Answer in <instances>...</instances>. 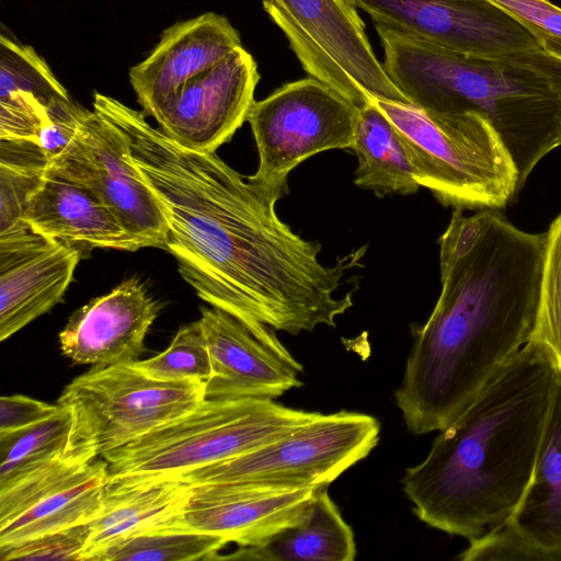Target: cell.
<instances>
[{
    "instance_id": "1",
    "label": "cell",
    "mask_w": 561,
    "mask_h": 561,
    "mask_svg": "<svg viewBox=\"0 0 561 561\" xmlns=\"http://www.w3.org/2000/svg\"><path fill=\"white\" fill-rule=\"evenodd\" d=\"M92 105L126 137L165 218L164 249L201 299L262 337L335 327L353 306L351 294L335 296L347 257L320 262L321 245L279 219L285 194L244 181L215 152L180 145L117 99L96 92Z\"/></svg>"
},
{
    "instance_id": "2",
    "label": "cell",
    "mask_w": 561,
    "mask_h": 561,
    "mask_svg": "<svg viewBox=\"0 0 561 561\" xmlns=\"http://www.w3.org/2000/svg\"><path fill=\"white\" fill-rule=\"evenodd\" d=\"M545 240L492 210L476 248L440 278L394 392L410 433L446 427L533 339Z\"/></svg>"
},
{
    "instance_id": "3",
    "label": "cell",
    "mask_w": 561,
    "mask_h": 561,
    "mask_svg": "<svg viewBox=\"0 0 561 561\" xmlns=\"http://www.w3.org/2000/svg\"><path fill=\"white\" fill-rule=\"evenodd\" d=\"M560 365L530 340L433 440L401 480L414 515L468 540L502 523L534 470Z\"/></svg>"
},
{
    "instance_id": "4",
    "label": "cell",
    "mask_w": 561,
    "mask_h": 561,
    "mask_svg": "<svg viewBox=\"0 0 561 561\" xmlns=\"http://www.w3.org/2000/svg\"><path fill=\"white\" fill-rule=\"evenodd\" d=\"M386 73L408 101L431 114L478 112L507 148L523 188L538 162L561 146L560 107L547 80L504 59L465 56L375 24Z\"/></svg>"
},
{
    "instance_id": "5",
    "label": "cell",
    "mask_w": 561,
    "mask_h": 561,
    "mask_svg": "<svg viewBox=\"0 0 561 561\" xmlns=\"http://www.w3.org/2000/svg\"><path fill=\"white\" fill-rule=\"evenodd\" d=\"M374 101L403 137L419 184L442 205L500 210L522 190L507 148L481 113L431 114L411 103Z\"/></svg>"
},
{
    "instance_id": "6",
    "label": "cell",
    "mask_w": 561,
    "mask_h": 561,
    "mask_svg": "<svg viewBox=\"0 0 561 561\" xmlns=\"http://www.w3.org/2000/svg\"><path fill=\"white\" fill-rule=\"evenodd\" d=\"M316 413L272 399H204L190 412L102 458L112 474L176 477L273 442Z\"/></svg>"
},
{
    "instance_id": "7",
    "label": "cell",
    "mask_w": 561,
    "mask_h": 561,
    "mask_svg": "<svg viewBox=\"0 0 561 561\" xmlns=\"http://www.w3.org/2000/svg\"><path fill=\"white\" fill-rule=\"evenodd\" d=\"M379 434L380 424L373 415L317 412L273 442L175 478L186 484L234 483L277 490L329 486L370 454Z\"/></svg>"
},
{
    "instance_id": "8",
    "label": "cell",
    "mask_w": 561,
    "mask_h": 561,
    "mask_svg": "<svg viewBox=\"0 0 561 561\" xmlns=\"http://www.w3.org/2000/svg\"><path fill=\"white\" fill-rule=\"evenodd\" d=\"M204 390L205 381L158 380L133 363L92 366L56 402L72 414L68 450L102 457L190 412Z\"/></svg>"
},
{
    "instance_id": "9",
    "label": "cell",
    "mask_w": 561,
    "mask_h": 561,
    "mask_svg": "<svg viewBox=\"0 0 561 561\" xmlns=\"http://www.w3.org/2000/svg\"><path fill=\"white\" fill-rule=\"evenodd\" d=\"M304 70L358 108L381 99L410 103L376 57L356 8L344 0H262Z\"/></svg>"
},
{
    "instance_id": "10",
    "label": "cell",
    "mask_w": 561,
    "mask_h": 561,
    "mask_svg": "<svg viewBox=\"0 0 561 561\" xmlns=\"http://www.w3.org/2000/svg\"><path fill=\"white\" fill-rule=\"evenodd\" d=\"M358 110L312 77L288 82L255 101L247 122L259 165L248 180L286 195L289 173L306 159L331 149L352 148Z\"/></svg>"
},
{
    "instance_id": "11",
    "label": "cell",
    "mask_w": 561,
    "mask_h": 561,
    "mask_svg": "<svg viewBox=\"0 0 561 561\" xmlns=\"http://www.w3.org/2000/svg\"><path fill=\"white\" fill-rule=\"evenodd\" d=\"M48 167L92 190L142 248H165L168 225L159 203L129 156L124 134L93 108Z\"/></svg>"
},
{
    "instance_id": "12",
    "label": "cell",
    "mask_w": 561,
    "mask_h": 561,
    "mask_svg": "<svg viewBox=\"0 0 561 561\" xmlns=\"http://www.w3.org/2000/svg\"><path fill=\"white\" fill-rule=\"evenodd\" d=\"M374 24L465 56L512 60L541 50L513 18L488 0H353Z\"/></svg>"
},
{
    "instance_id": "13",
    "label": "cell",
    "mask_w": 561,
    "mask_h": 561,
    "mask_svg": "<svg viewBox=\"0 0 561 561\" xmlns=\"http://www.w3.org/2000/svg\"><path fill=\"white\" fill-rule=\"evenodd\" d=\"M461 561H561V367L530 480L513 512L469 540Z\"/></svg>"
},
{
    "instance_id": "14",
    "label": "cell",
    "mask_w": 561,
    "mask_h": 561,
    "mask_svg": "<svg viewBox=\"0 0 561 561\" xmlns=\"http://www.w3.org/2000/svg\"><path fill=\"white\" fill-rule=\"evenodd\" d=\"M259 80L254 58L239 47L186 82L151 117L180 145L216 152L247 122Z\"/></svg>"
},
{
    "instance_id": "15",
    "label": "cell",
    "mask_w": 561,
    "mask_h": 561,
    "mask_svg": "<svg viewBox=\"0 0 561 561\" xmlns=\"http://www.w3.org/2000/svg\"><path fill=\"white\" fill-rule=\"evenodd\" d=\"M213 373L204 399H272L300 388L302 365L279 339L262 337L215 307L201 308Z\"/></svg>"
},
{
    "instance_id": "16",
    "label": "cell",
    "mask_w": 561,
    "mask_h": 561,
    "mask_svg": "<svg viewBox=\"0 0 561 561\" xmlns=\"http://www.w3.org/2000/svg\"><path fill=\"white\" fill-rule=\"evenodd\" d=\"M319 488L277 490L234 483L188 484L175 523L216 536L227 545L254 547L300 520Z\"/></svg>"
},
{
    "instance_id": "17",
    "label": "cell",
    "mask_w": 561,
    "mask_h": 561,
    "mask_svg": "<svg viewBox=\"0 0 561 561\" xmlns=\"http://www.w3.org/2000/svg\"><path fill=\"white\" fill-rule=\"evenodd\" d=\"M81 249L34 231L0 239V341L61 302Z\"/></svg>"
},
{
    "instance_id": "18",
    "label": "cell",
    "mask_w": 561,
    "mask_h": 561,
    "mask_svg": "<svg viewBox=\"0 0 561 561\" xmlns=\"http://www.w3.org/2000/svg\"><path fill=\"white\" fill-rule=\"evenodd\" d=\"M158 312V302L139 279H126L70 316L58 335L60 351L78 365L136 362Z\"/></svg>"
},
{
    "instance_id": "19",
    "label": "cell",
    "mask_w": 561,
    "mask_h": 561,
    "mask_svg": "<svg viewBox=\"0 0 561 561\" xmlns=\"http://www.w3.org/2000/svg\"><path fill=\"white\" fill-rule=\"evenodd\" d=\"M239 47V32L226 16L215 12L167 27L148 56L129 69V82L142 112L151 116L186 82Z\"/></svg>"
},
{
    "instance_id": "20",
    "label": "cell",
    "mask_w": 561,
    "mask_h": 561,
    "mask_svg": "<svg viewBox=\"0 0 561 561\" xmlns=\"http://www.w3.org/2000/svg\"><path fill=\"white\" fill-rule=\"evenodd\" d=\"M188 484L173 476L108 473L100 506L89 524L81 561H98L110 547L175 523Z\"/></svg>"
},
{
    "instance_id": "21",
    "label": "cell",
    "mask_w": 561,
    "mask_h": 561,
    "mask_svg": "<svg viewBox=\"0 0 561 561\" xmlns=\"http://www.w3.org/2000/svg\"><path fill=\"white\" fill-rule=\"evenodd\" d=\"M24 221L34 232L81 250L142 248L92 190L49 167L28 202Z\"/></svg>"
},
{
    "instance_id": "22",
    "label": "cell",
    "mask_w": 561,
    "mask_h": 561,
    "mask_svg": "<svg viewBox=\"0 0 561 561\" xmlns=\"http://www.w3.org/2000/svg\"><path fill=\"white\" fill-rule=\"evenodd\" d=\"M70 94L30 45L0 35V140L38 144L49 110Z\"/></svg>"
},
{
    "instance_id": "23",
    "label": "cell",
    "mask_w": 561,
    "mask_h": 561,
    "mask_svg": "<svg viewBox=\"0 0 561 561\" xmlns=\"http://www.w3.org/2000/svg\"><path fill=\"white\" fill-rule=\"evenodd\" d=\"M317 490L305 516L264 542L224 559L250 561H353L355 536L328 492Z\"/></svg>"
},
{
    "instance_id": "24",
    "label": "cell",
    "mask_w": 561,
    "mask_h": 561,
    "mask_svg": "<svg viewBox=\"0 0 561 561\" xmlns=\"http://www.w3.org/2000/svg\"><path fill=\"white\" fill-rule=\"evenodd\" d=\"M351 149L358 159L354 179L358 187L378 197L409 195L421 187L403 137L374 100L358 110Z\"/></svg>"
},
{
    "instance_id": "25",
    "label": "cell",
    "mask_w": 561,
    "mask_h": 561,
    "mask_svg": "<svg viewBox=\"0 0 561 561\" xmlns=\"http://www.w3.org/2000/svg\"><path fill=\"white\" fill-rule=\"evenodd\" d=\"M107 477L104 459L91 461L71 483L0 525V549L90 522Z\"/></svg>"
},
{
    "instance_id": "26",
    "label": "cell",
    "mask_w": 561,
    "mask_h": 561,
    "mask_svg": "<svg viewBox=\"0 0 561 561\" xmlns=\"http://www.w3.org/2000/svg\"><path fill=\"white\" fill-rule=\"evenodd\" d=\"M48 163L36 142L0 140V239L33 231L24 215Z\"/></svg>"
},
{
    "instance_id": "27",
    "label": "cell",
    "mask_w": 561,
    "mask_h": 561,
    "mask_svg": "<svg viewBox=\"0 0 561 561\" xmlns=\"http://www.w3.org/2000/svg\"><path fill=\"white\" fill-rule=\"evenodd\" d=\"M71 428V411L59 405L53 415L31 426L0 432V488L65 454Z\"/></svg>"
},
{
    "instance_id": "28",
    "label": "cell",
    "mask_w": 561,
    "mask_h": 561,
    "mask_svg": "<svg viewBox=\"0 0 561 561\" xmlns=\"http://www.w3.org/2000/svg\"><path fill=\"white\" fill-rule=\"evenodd\" d=\"M227 543L174 524L140 533L110 547L98 561H193L217 559Z\"/></svg>"
},
{
    "instance_id": "29",
    "label": "cell",
    "mask_w": 561,
    "mask_h": 561,
    "mask_svg": "<svg viewBox=\"0 0 561 561\" xmlns=\"http://www.w3.org/2000/svg\"><path fill=\"white\" fill-rule=\"evenodd\" d=\"M96 459L78 450L42 463L0 488V525L76 480Z\"/></svg>"
},
{
    "instance_id": "30",
    "label": "cell",
    "mask_w": 561,
    "mask_h": 561,
    "mask_svg": "<svg viewBox=\"0 0 561 561\" xmlns=\"http://www.w3.org/2000/svg\"><path fill=\"white\" fill-rule=\"evenodd\" d=\"M133 364L158 380L207 381L213 373L210 354L199 320L182 325L162 353Z\"/></svg>"
},
{
    "instance_id": "31",
    "label": "cell",
    "mask_w": 561,
    "mask_h": 561,
    "mask_svg": "<svg viewBox=\"0 0 561 561\" xmlns=\"http://www.w3.org/2000/svg\"><path fill=\"white\" fill-rule=\"evenodd\" d=\"M545 233L538 312L531 340L545 344L561 367V214Z\"/></svg>"
},
{
    "instance_id": "32",
    "label": "cell",
    "mask_w": 561,
    "mask_h": 561,
    "mask_svg": "<svg viewBox=\"0 0 561 561\" xmlns=\"http://www.w3.org/2000/svg\"><path fill=\"white\" fill-rule=\"evenodd\" d=\"M519 23L550 57L561 60V8L550 0H488Z\"/></svg>"
},
{
    "instance_id": "33",
    "label": "cell",
    "mask_w": 561,
    "mask_h": 561,
    "mask_svg": "<svg viewBox=\"0 0 561 561\" xmlns=\"http://www.w3.org/2000/svg\"><path fill=\"white\" fill-rule=\"evenodd\" d=\"M89 534L88 523L76 525L2 548L0 559L1 561H81Z\"/></svg>"
},
{
    "instance_id": "34",
    "label": "cell",
    "mask_w": 561,
    "mask_h": 561,
    "mask_svg": "<svg viewBox=\"0 0 561 561\" xmlns=\"http://www.w3.org/2000/svg\"><path fill=\"white\" fill-rule=\"evenodd\" d=\"M492 210L481 209L474 215L465 216L463 209L454 208L449 225L438 241L440 278L476 248Z\"/></svg>"
},
{
    "instance_id": "35",
    "label": "cell",
    "mask_w": 561,
    "mask_h": 561,
    "mask_svg": "<svg viewBox=\"0 0 561 561\" xmlns=\"http://www.w3.org/2000/svg\"><path fill=\"white\" fill-rule=\"evenodd\" d=\"M59 405L23 394L0 398V432H12L31 426L53 415Z\"/></svg>"
},
{
    "instance_id": "36",
    "label": "cell",
    "mask_w": 561,
    "mask_h": 561,
    "mask_svg": "<svg viewBox=\"0 0 561 561\" xmlns=\"http://www.w3.org/2000/svg\"><path fill=\"white\" fill-rule=\"evenodd\" d=\"M512 60L534 69L547 80L559 102L561 131V60L548 56L542 50L525 54Z\"/></svg>"
},
{
    "instance_id": "37",
    "label": "cell",
    "mask_w": 561,
    "mask_h": 561,
    "mask_svg": "<svg viewBox=\"0 0 561 561\" xmlns=\"http://www.w3.org/2000/svg\"><path fill=\"white\" fill-rule=\"evenodd\" d=\"M344 1H345V2H347V3H350V4H353V5H354L353 0H344ZM354 7H355V5H354ZM355 8H356V7H355Z\"/></svg>"
}]
</instances>
